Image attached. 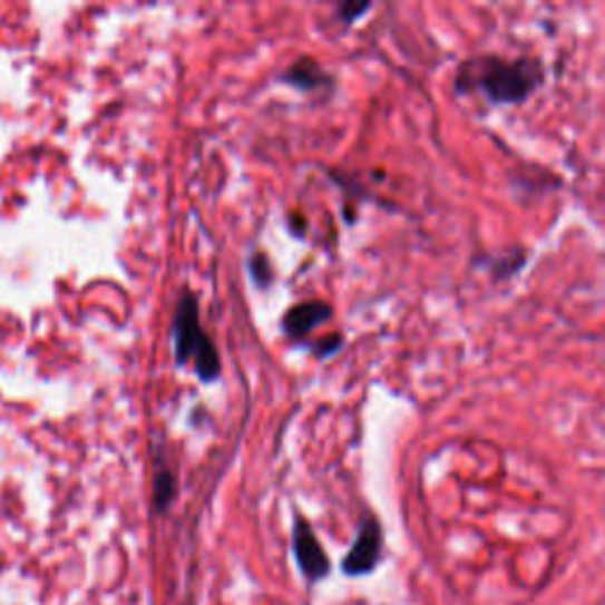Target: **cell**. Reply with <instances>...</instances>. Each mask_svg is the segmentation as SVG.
Segmentation results:
<instances>
[{
	"label": "cell",
	"mask_w": 605,
	"mask_h": 605,
	"mask_svg": "<svg viewBox=\"0 0 605 605\" xmlns=\"http://www.w3.org/2000/svg\"><path fill=\"white\" fill-rule=\"evenodd\" d=\"M544 84V69L537 60H504L497 55H480L459 67L457 92H482L492 105H520Z\"/></svg>",
	"instance_id": "cell-1"
},
{
	"label": "cell",
	"mask_w": 605,
	"mask_h": 605,
	"mask_svg": "<svg viewBox=\"0 0 605 605\" xmlns=\"http://www.w3.org/2000/svg\"><path fill=\"white\" fill-rule=\"evenodd\" d=\"M173 341H175V360L178 364H187L194 360L197 374L204 381H213L221 374V358L216 345L211 343L206 331L199 324V305L189 291H185L173 320Z\"/></svg>",
	"instance_id": "cell-2"
},
{
	"label": "cell",
	"mask_w": 605,
	"mask_h": 605,
	"mask_svg": "<svg viewBox=\"0 0 605 605\" xmlns=\"http://www.w3.org/2000/svg\"><path fill=\"white\" fill-rule=\"evenodd\" d=\"M381 525L374 516H364L360 523V530L355 537L353 549H350L341 563V570L348 577H362L369 575L381 558Z\"/></svg>",
	"instance_id": "cell-3"
},
{
	"label": "cell",
	"mask_w": 605,
	"mask_h": 605,
	"mask_svg": "<svg viewBox=\"0 0 605 605\" xmlns=\"http://www.w3.org/2000/svg\"><path fill=\"white\" fill-rule=\"evenodd\" d=\"M294 556L299 563V570L310 582H320L329 575L331 563L322 549L318 535L312 533L305 518H296L294 525Z\"/></svg>",
	"instance_id": "cell-4"
},
{
	"label": "cell",
	"mask_w": 605,
	"mask_h": 605,
	"mask_svg": "<svg viewBox=\"0 0 605 605\" xmlns=\"http://www.w3.org/2000/svg\"><path fill=\"white\" fill-rule=\"evenodd\" d=\"M331 318V308L326 303L320 301H310V303H301L296 308H291L284 315V331L291 339H301L305 334H310L312 329L320 326L322 322H326Z\"/></svg>",
	"instance_id": "cell-5"
},
{
	"label": "cell",
	"mask_w": 605,
	"mask_h": 605,
	"mask_svg": "<svg viewBox=\"0 0 605 605\" xmlns=\"http://www.w3.org/2000/svg\"><path fill=\"white\" fill-rule=\"evenodd\" d=\"M284 81L286 84H294L299 86L301 90H312V88H320V86H326L329 84V78L326 74L312 62L308 60V57H303V60H299L294 67H291L284 76Z\"/></svg>",
	"instance_id": "cell-6"
},
{
	"label": "cell",
	"mask_w": 605,
	"mask_h": 605,
	"mask_svg": "<svg viewBox=\"0 0 605 605\" xmlns=\"http://www.w3.org/2000/svg\"><path fill=\"white\" fill-rule=\"evenodd\" d=\"M175 497V480L168 471H159L154 480V506L156 511H164L166 506L173 501Z\"/></svg>",
	"instance_id": "cell-7"
},
{
	"label": "cell",
	"mask_w": 605,
	"mask_h": 605,
	"mask_svg": "<svg viewBox=\"0 0 605 605\" xmlns=\"http://www.w3.org/2000/svg\"><path fill=\"white\" fill-rule=\"evenodd\" d=\"M253 258L258 261V267H253V265H251L253 277H256V282H258V284H263V286H265V282H270V267H265V265H267V261L261 256V253H256V256H253Z\"/></svg>",
	"instance_id": "cell-8"
},
{
	"label": "cell",
	"mask_w": 605,
	"mask_h": 605,
	"mask_svg": "<svg viewBox=\"0 0 605 605\" xmlns=\"http://www.w3.org/2000/svg\"><path fill=\"white\" fill-rule=\"evenodd\" d=\"M367 10H369L367 3H364V6H343V8H341V14H343L345 22H353V19H355L358 14H362V12H367Z\"/></svg>",
	"instance_id": "cell-9"
}]
</instances>
